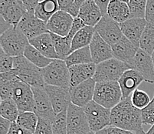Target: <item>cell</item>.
<instances>
[{"label": "cell", "mask_w": 154, "mask_h": 134, "mask_svg": "<svg viewBox=\"0 0 154 134\" xmlns=\"http://www.w3.org/2000/svg\"><path fill=\"white\" fill-rule=\"evenodd\" d=\"M141 110L136 108L131 97L123 99L111 109L110 126L136 132L143 129Z\"/></svg>", "instance_id": "1"}, {"label": "cell", "mask_w": 154, "mask_h": 134, "mask_svg": "<svg viewBox=\"0 0 154 134\" xmlns=\"http://www.w3.org/2000/svg\"><path fill=\"white\" fill-rule=\"evenodd\" d=\"M13 73L21 81L31 87H45L42 69L35 66L24 56L14 57Z\"/></svg>", "instance_id": "2"}, {"label": "cell", "mask_w": 154, "mask_h": 134, "mask_svg": "<svg viewBox=\"0 0 154 134\" xmlns=\"http://www.w3.org/2000/svg\"><path fill=\"white\" fill-rule=\"evenodd\" d=\"M1 49L12 57L23 56L29 40L17 27L9 28L0 36Z\"/></svg>", "instance_id": "3"}, {"label": "cell", "mask_w": 154, "mask_h": 134, "mask_svg": "<svg viewBox=\"0 0 154 134\" xmlns=\"http://www.w3.org/2000/svg\"><path fill=\"white\" fill-rule=\"evenodd\" d=\"M122 100V91L118 82L96 83L93 100L97 103L112 109Z\"/></svg>", "instance_id": "4"}, {"label": "cell", "mask_w": 154, "mask_h": 134, "mask_svg": "<svg viewBox=\"0 0 154 134\" xmlns=\"http://www.w3.org/2000/svg\"><path fill=\"white\" fill-rule=\"evenodd\" d=\"M42 75L45 85L67 90L71 89L69 68L64 60H54L45 68L42 69Z\"/></svg>", "instance_id": "5"}, {"label": "cell", "mask_w": 154, "mask_h": 134, "mask_svg": "<svg viewBox=\"0 0 154 134\" xmlns=\"http://www.w3.org/2000/svg\"><path fill=\"white\" fill-rule=\"evenodd\" d=\"M131 66L127 63L112 58L110 60L97 65L93 79L96 83L100 82H118L122 75Z\"/></svg>", "instance_id": "6"}, {"label": "cell", "mask_w": 154, "mask_h": 134, "mask_svg": "<svg viewBox=\"0 0 154 134\" xmlns=\"http://www.w3.org/2000/svg\"><path fill=\"white\" fill-rule=\"evenodd\" d=\"M84 109L92 132H97L110 126L111 109L102 106L94 100L84 107Z\"/></svg>", "instance_id": "7"}, {"label": "cell", "mask_w": 154, "mask_h": 134, "mask_svg": "<svg viewBox=\"0 0 154 134\" xmlns=\"http://www.w3.org/2000/svg\"><path fill=\"white\" fill-rule=\"evenodd\" d=\"M67 126L68 134H88L91 132L84 108L73 103L67 109Z\"/></svg>", "instance_id": "8"}, {"label": "cell", "mask_w": 154, "mask_h": 134, "mask_svg": "<svg viewBox=\"0 0 154 134\" xmlns=\"http://www.w3.org/2000/svg\"><path fill=\"white\" fill-rule=\"evenodd\" d=\"M94 29L95 32L110 46H113L124 37L120 24L111 19L107 14L103 15Z\"/></svg>", "instance_id": "9"}, {"label": "cell", "mask_w": 154, "mask_h": 134, "mask_svg": "<svg viewBox=\"0 0 154 134\" xmlns=\"http://www.w3.org/2000/svg\"><path fill=\"white\" fill-rule=\"evenodd\" d=\"M12 100L17 104L19 112H34V94L32 87L18 80L14 86Z\"/></svg>", "instance_id": "10"}, {"label": "cell", "mask_w": 154, "mask_h": 134, "mask_svg": "<svg viewBox=\"0 0 154 134\" xmlns=\"http://www.w3.org/2000/svg\"><path fill=\"white\" fill-rule=\"evenodd\" d=\"M26 12L22 2L16 0H0L1 18L10 26L17 27Z\"/></svg>", "instance_id": "11"}, {"label": "cell", "mask_w": 154, "mask_h": 134, "mask_svg": "<svg viewBox=\"0 0 154 134\" xmlns=\"http://www.w3.org/2000/svg\"><path fill=\"white\" fill-rule=\"evenodd\" d=\"M34 94V112L39 118L52 122L55 113L45 87H32Z\"/></svg>", "instance_id": "12"}, {"label": "cell", "mask_w": 154, "mask_h": 134, "mask_svg": "<svg viewBox=\"0 0 154 134\" xmlns=\"http://www.w3.org/2000/svg\"><path fill=\"white\" fill-rule=\"evenodd\" d=\"M29 40L35 39L37 36L49 32L47 29V23L37 18L35 15L26 12L17 26Z\"/></svg>", "instance_id": "13"}, {"label": "cell", "mask_w": 154, "mask_h": 134, "mask_svg": "<svg viewBox=\"0 0 154 134\" xmlns=\"http://www.w3.org/2000/svg\"><path fill=\"white\" fill-rule=\"evenodd\" d=\"M96 82L93 78L70 89L71 103L84 108L93 101Z\"/></svg>", "instance_id": "14"}, {"label": "cell", "mask_w": 154, "mask_h": 134, "mask_svg": "<svg viewBox=\"0 0 154 134\" xmlns=\"http://www.w3.org/2000/svg\"><path fill=\"white\" fill-rule=\"evenodd\" d=\"M74 19L75 18L68 12L59 10L47 22L48 30L58 36H68L72 27Z\"/></svg>", "instance_id": "15"}, {"label": "cell", "mask_w": 154, "mask_h": 134, "mask_svg": "<svg viewBox=\"0 0 154 134\" xmlns=\"http://www.w3.org/2000/svg\"><path fill=\"white\" fill-rule=\"evenodd\" d=\"M55 114L66 111L71 103L70 90L45 85V87Z\"/></svg>", "instance_id": "16"}, {"label": "cell", "mask_w": 154, "mask_h": 134, "mask_svg": "<svg viewBox=\"0 0 154 134\" xmlns=\"http://www.w3.org/2000/svg\"><path fill=\"white\" fill-rule=\"evenodd\" d=\"M147 24L145 18H131L120 24L124 36L137 47L140 48V41Z\"/></svg>", "instance_id": "17"}, {"label": "cell", "mask_w": 154, "mask_h": 134, "mask_svg": "<svg viewBox=\"0 0 154 134\" xmlns=\"http://www.w3.org/2000/svg\"><path fill=\"white\" fill-rule=\"evenodd\" d=\"M131 66L142 75L144 81L154 83V66L150 55L139 48Z\"/></svg>", "instance_id": "18"}, {"label": "cell", "mask_w": 154, "mask_h": 134, "mask_svg": "<svg viewBox=\"0 0 154 134\" xmlns=\"http://www.w3.org/2000/svg\"><path fill=\"white\" fill-rule=\"evenodd\" d=\"M89 47L92 61L96 65L113 58L111 46L103 40L97 32H95Z\"/></svg>", "instance_id": "19"}, {"label": "cell", "mask_w": 154, "mask_h": 134, "mask_svg": "<svg viewBox=\"0 0 154 134\" xmlns=\"http://www.w3.org/2000/svg\"><path fill=\"white\" fill-rule=\"evenodd\" d=\"M111 48L113 58L127 63L130 66L139 49V48L133 44L125 36L117 43L111 46Z\"/></svg>", "instance_id": "20"}, {"label": "cell", "mask_w": 154, "mask_h": 134, "mask_svg": "<svg viewBox=\"0 0 154 134\" xmlns=\"http://www.w3.org/2000/svg\"><path fill=\"white\" fill-rule=\"evenodd\" d=\"M144 81L142 75L134 69L128 70L122 75L118 83L123 94V99L131 97L132 93Z\"/></svg>", "instance_id": "21"}, {"label": "cell", "mask_w": 154, "mask_h": 134, "mask_svg": "<svg viewBox=\"0 0 154 134\" xmlns=\"http://www.w3.org/2000/svg\"><path fill=\"white\" fill-rule=\"evenodd\" d=\"M97 65L94 63L75 65L69 67L71 88L92 79L96 71Z\"/></svg>", "instance_id": "22"}, {"label": "cell", "mask_w": 154, "mask_h": 134, "mask_svg": "<svg viewBox=\"0 0 154 134\" xmlns=\"http://www.w3.org/2000/svg\"><path fill=\"white\" fill-rule=\"evenodd\" d=\"M78 17L83 21L85 26L95 27L103 15L94 0H87L80 9Z\"/></svg>", "instance_id": "23"}, {"label": "cell", "mask_w": 154, "mask_h": 134, "mask_svg": "<svg viewBox=\"0 0 154 134\" xmlns=\"http://www.w3.org/2000/svg\"><path fill=\"white\" fill-rule=\"evenodd\" d=\"M29 44L34 46L42 54L51 60H58V54L56 53L54 43L50 32H46L35 39L29 40Z\"/></svg>", "instance_id": "24"}, {"label": "cell", "mask_w": 154, "mask_h": 134, "mask_svg": "<svg viewBox=\"0 0 154 134\" xmlns=\"http://www.w3.org/2000/svg\"><path fill=\"white\" fill-rule=\"evenodd\" d=\"M107 14L119 24L123 23L132 18L128 4L120 2L119 0L110 1Z\"/></svg>", "instance_id": "25"}, {"label": "cell", "mask_w": 154, "mask_h": 134, "mask_svg": "<svg viewBox=\"0 0 154 134\" xmlns=\"http://www.w3.org/2000/svg\"><path fill=\"white\" fill-rule=\"evenodd\" d=\"M95 32H96L94 27L91 26H85L82 29H80L73 38L71 43V53L90 46Z\"/></svg>", "instance_id": "26"}, {"label": "cell", "mask_w": 154, "mask_h": 134, "mask_svg": "<svg viewBox=\"0 0 154 134\" xmlns=\"http://www.w3.org/2000/svg\"><path fill=\"white\" fill-rule=\"evenodd\" d=\"M60 10L57 0H45L39 2L35 11V15L47 23L57 12Z\"/></svg>", "instance_id": "27"}, {"label": "cell", "mask_w": 154, "mask_h": 134, "mask_svg": "<svg viewBox=\"0 0 154 134\" xmlns=\"http://www.w3.org/2000/svg\"><path fill=\"white\" fill-rule=\"evenodd\" d=\"M50 34L59 60H65L71 53V43L74 37L69 34L66 36H58L51 32H50Z\"/></svg>", "instance_id": "28"}, {"label": "cell", "mask_w": 154, "mask_h": 134, "mask_svg": "<svg viewBox=\"0 0 154 134\" xmlns=\"http://www.w3.org/2000/svg\"><path fill=\"white\" fill-rule=\"evenodd\" d=\"M19 79L13 71L0 74V97L1 100L12 99L14 86Z\"/></svg>", "instance_id": "29"}, {"label": "cell", "mask_w": 154, "mask_h": 134, "mask_svg": "<svg viewBox=\"0 0 154 134\" xmlns=\"http://www.w3.org/2000/svg\"><path fill=\"white\" fill-rule=\"evenodd\" d=\"M65 63L68 68L72 66L80 64H86V63H93L91 54L90 47L82 48L72 52L68 57L65 59Z\"/></svg>", "instance_id": "30"}, {"label": "cell", "mask_w": 154, "mask_h": 134, "mask_svg": "<svg viewBox=\"0 0 154 134\" xmlns=\"http://www.w3.org/2000/svg\"><path fill=\"white\" fill-rule=\"evenodd\" d=\"M23 56L29 61H30L35 66H36L40 69L45 68L46 66H48L54 60L45 56L38 49H36L34 46H32L30 44L26 47V50L24 52Z\"/></svg>", "instance_id": "31"}, {"label": "cell", "mask_w": 154, "mask_h": 134, "mask_svg": "<svg viewBox=\"0 0 154 134\" xmlns=\"http://www.w3.org/2000/svg\"><path fill=\"white\" fill-rule=\"evenodd\" d=\"M19 109L17 104L12 99L1 100L0 103V114L5 119H8L11 123H15L19 117Z\"/></svg>", "instance_id": "32"}, {"label": "cell", "mask_w": 154, "mask_h": 134, "mask_svg": "<svg viewBox=\"0 0 154 134\" xmlns=\"http://www.w3.org/2000/svg\"><path fill=\"white\" fill-rule=\"evenodd\" d=\"M140 49L150 56L154 51V26L152 24H146L140 41Z\"/></svg>", "instance_id": "33"}, {"label": "cell", "mask_w": 154, "mask_h": 134, "mask_svg": "<svg viewBox=\"0 0 154 134\" xmlns=\"http://www.w3.org/2000/svg\"><path fill=\"white\" fill-rule=\"evenodd\" d=\"M38 121V118L35 112H23L19 113V117L15 123L24 129L32 131L35 133Z\"/></svg>", "instance_id": "34"}, {"label": "cell", "mask_w": 154, "mask_h": 134, "mask_svg": "<svg viewBox=\"0 0 154 134\" xmlns=\"http://www.w3.org/2000/svg\"><path fill=\"white\" fill-rule=\"evenodd\" d=\"M53 134H68L67 110L56 114L51 122Z\"/></svg>", "instance_id": "35"}, {"label": "cell", "mask_w": 154, "mask_h": 134, "mask_svg": "<svg viewBox=\"0 0 154 134\" xmlns=\"http://www.w3.org/2000/svg\"><path fill=\"white\" fill-rule=\"evenodd\" d=\"M131 102L133 105L137 108L138 109L142 110L143 109L147 106L151 102V100L149 98V96L146 92L144 90L137 89L135 91L132 93L131 96Z\"/></svg>", "instance_id": "36"}, {"label": "cell", "mask_w": 154, "mask_h": 134, "mask_svg": "<svg viewBox=\"0 0 154 134\" xmlns=\"http://www.w3.org/2000/svg\"><path fill=\"white\" fill-rule=\"evenodd\" d=\"M147 0H130L128 5L132 18H145Z\"/></svg>", "instance_id": "37"}, {"label": "cell", "mask_w": 154, "mask_h": 134, "mask_svg": "<svg viewBox=\"0 0 154 134\" xmlns=\"http://www.w3.org/2000/svg\"><path fill=\"white\" fill-rule=\"evenodd\" d=\"M141 118L143 125L154 124V100H152L149 105L141 110Z\"/></svg>", "instance_id": "38"}, {"label": "cell", "mask_w": 154, "mask_h": 134, "mask_svg": "<svg viewBox=\"0 0 154 134\" xmlns=\"http://www.w3.org/2000/svg\"><path fill=\"white\" fill-rule=\"evenodd\" d=\"M14 68V57L5 54L1 49L0 53V73H8Z\"/></svg>", "instance_id": "39"}, {"label": "cell", "mask_w": 154, "mask_h": 134, "mask_svg": "<svg viewBox=\"0 0 154 134\" xmlns=\"http://www.w3.org/2000/svg\"><path fill=\"white\" fill-rule=\"evenodd\" d=\"M38 118V121L35 131V134H53L51 121L39 117Z\"/></svg>", "instance_id": "40"}, {"label": "cell", "mask_w": 154, "mask_h": 134, "mask_svg": "<svg viewBox=\"0 0 154 134\" xmlns=\"http://www.w3.org/2000/svg\"><path fill=\"white\" fill-rule=\"evenodd\" d=\"M97 134H136L135 132L131 131L125 130V129H120V128L113 126H108L105 127L102 130L96 132Z\"/></svg>", "instance_id": "41"}, {"label": "cell", "mask_w": 154, "mask_h": 134, "mask_svg": "<svg viewBox=\"0 0 154 134\" xmlns=\"http://www.w3.org/2000/svg\"><path fill=\"white\" fill-rule=\"evenodd\" d=\"M145 19L154 26V0H147L145 12Z\"/></svg>", "instance_id": "42"}, {"label": "cell", "mask_w": 154, "mask_h": 134, "mask_svg": "<svg viewBox=\"0 0 154 134\" xmlns=\"http://www.w3.org/2000/svg\"><path fill=\"white\" fill-rule=\"evenodd\" d=\"M39 2L40 0H22V3L26 8V12L32 15H35L36 6Z\"/></svg>", "instance_id": "43"}, {"label": "cell", "mask_w": 154, "mask_h": 134, "mask_svg": "<svg viewBox=\"0 0 154 134\" xmlns=\"http://www.w3.org/2000/svg\"><path fill=\"white\" fill-rule=\"evenodd\" d=\"M8 134H35L34 132L20 126L16 123H12L11 128Z\"/></svg>", "instance_id": "44"}, {"label": "cell", "mask_w": 154, "mask_h": 134, "mask_svg": "<svg viewBox=\"0 0 154 134\" xmlns=\"http://www.w3.org/2000/svg\"><path fill=\"white\" fill-rule=\"evenodd\" d=\"M87 0H75V2L71 6V9L68 11V13L71 14L74 18L78 17V14L81 7L83 5V4L86 2Z\"/></svg>", "instance_id": "45"}, {"label": "cell", "mask_w": 154, "mask_h": 134, "mask_svg": "<svg viewBox=\"0 0 154 134\" xmlns=\"http://www.w3.org/2000/svg\"><path fill=\"white\" fill-rule=\"evenodd\" d=\"M12 123L2 116L0 117V134H8L11 128Z\"/></svg>", "instance_id": "46"}, {"label": "cell", "mask_w": 154, "mask_h": 134, "mask_svg": "<svg viewBox=\"0 0 154 134\" xmlns=\"http://www.w3.org/2000/svg\"><path fill=\"white\" fill-rule=\"evenodd\" d=\"M57 1L59 5L60 10L65 11L67 12L69 11L75 2V0H57Z\"/></svg>", "instance_id": "47"}, {"label": "cell", "mask_w": 154, "mask_h": 134, "mask_svg": "<svg viewBox=\"0 0 154 134\" xmlns=\"http://www.w3.org/2000/svg\"><path fill=\"white\" fill-rule=\"evenodd\" d=\"M110 1L111 0H94V2H96L97 5H98L99 8H100L103 15H107V8H108Z\"/></svg>", "instance_id": "48"}, {"label": "cell", "mask_w": 154, "mask_h": 134, "mask_svg": "<svg viewBox=\"0 0 154 134\" xmlns=\"http://www.w3.org/2000/svg\"><path fill=\"white\" fill-rule=\"evenodd\" d=\"M146 134H154V124L151 126V127L149 128V129L147 132H146Z\"/></svg>", "instance_id": "49"}, {"label": "cell", "mask_w": 154, "mask_h": 134, "mask_svg": "<svg viewBox=\"0 0 154 134\" xmlns=\"http://www.w3.org/2000/svg\"><path fill=\"white\" fill-rule=\"evenodd\" d=\"M135 133H136V134H146V132H144L143 129H140V130H139V131H137V132H136Z\"/></svg>", "instance_id": "50"}, {"label": "cell", "mask_w": 154, "mask_h": 134, "mask_svg": "<svg viewBox=\"0 0 154 134\" xmlns=\"http://www.w3.org/2000/svg\"><path fill=\"white\" fill-rule=\"evenodd\" d=\"M151 58H152V63H153V66H154V51L152 52V55H151Z\"/></svg>", "instance_id": "51"}, {"label": "cell", "mask_w": 154, "mask_h": 134, "mask_svg": "<svg viewBox=\"0 0 154 134\" xmlns=\"http://www.w3.org/2000/svg\"><path fill=\"white\" fill-rule=\"evenodd\" d=\"M119 1H120V2H125V3H129V2H130V0H119Z\"/></svg>", "instance_id": "52"}, {"label": "cell", "mask_w": 154, "mask_h": 134, "mask_svg": "<svg viewBox=\"0 0 154 134\" xmlns=\"http://www.w3.org/2000/svg\"><path fill=\"white\" fill-rule=\"evenodd\" d=\"M88 134H97L96 132H92V131H91V132H88Z\"/></svg>", "instance_id": "53"}, {"label": "cell", "mask_w": 154, "mask_h": 134, "mask_svg": "<svg viewBox=\"0 0 154 134\" xmlns=\"http://www.w3.org/2000/svg\"><path fill=\"white\" fill-rule=\"evenodd\" d=\"M16 1H19V2H22V0H16Z\"/></svg>", "instance_id": "54"}, {"label": "cell", "mask_w": 154, "mask_h": 134, "mask_svg": "<svg viewBox=\"0 0 154 134\" xmlns=\"http://www.w3.org/2000/svg\"><path fill=\"white\" fill-rule=\"evenodd\" d=\"M42 1H45V0H40V2H42Z\"/></svg>", "instance_id": "55"}, {"label": "cell", "mask_w": 154, "mask_h": 134, "mask_svg": "<svg viewBox=\"0 0 154 134\" xmlns=\"http://www.w3.org/2000/svg\"><path fill=\"white\" fill-rule=\"evenodd\" d=\"M152 100H154V93H153V98H152Z\"/></svg>", "instance_id": "56"}]
</instances>
